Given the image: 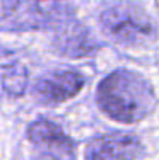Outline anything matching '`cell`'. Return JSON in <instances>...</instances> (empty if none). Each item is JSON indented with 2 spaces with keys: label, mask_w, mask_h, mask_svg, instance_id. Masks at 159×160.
Returning a JSON list of instances; mask_svg holds the SVG:
<instances>
[{
  "label": "cell",
  "mask_w": 159,
  "mask_h": 160,
  "mask_svg": "<svg viewBox=\"0 0 159 160\" xmlns=\"http://www.w3.org/2000/svg\"><path fill=\"white\" fill-rule=\"evenodd\" d=\"M98 106L118 123L132 124L147 118L156 108V94L149 80L130 70H115L101 80Z\"/></svg>",
  "instance_id": "1"
},
{
  "label": "cell",
  "mask_w": 159,
  "mask_h": 160,
  "mask_svg": "<svg viewBox=\"0 0 159 160\" xmlns=\"http://www.w3.org/2000/svg\"><path fill=\"white\" fill-rule=\"evenodd\" d=\"M70 17L69 0H2L0 31L26 32L55 28Z\"/></svg>",
  "instance_id": "2"
},
{
  "label": "cell",
  "mask_w": 159,
  "mask_h": 160,
  "mask_svg": "<svg viewBox=\"0 0 159 160\" xmlns=\"http://www.w3.org/2000/svg\"><path fill=\"white\" fill-rule=\"evenodd\" d=\"M104 34L122 46L144 48L157 39V26L144 9L134 3H116L99 17Z\"/></svg>",
  "instance_id": "3"
},
{
  "label": "cell",
  "mask_w": 159,
  "mask_h": 160,
  "mask_svg": "<svg viewBox=\"0 0 159 160\" xmlns=\"http://www.w3.org/2000/svg\"><path fill=\"white\" fill-rule=\"evenodd\" d=\"M142 143L130 133H108L93 138L86 147V160H137Z\"/></svg>",
  "instance_id": "4"
},
{
  "label": "cell",
  "mask_w": 159,
  "mask_h": 160,
  "mask_svg": "<svg viewBox=\"0 0 159 160\" xmlns=\"http://www.w3.org/2000/svg\"><path fill=\"white\" fill-rule=\"evenodd\" d=\"M84 87V77L75 70H60L41 77L34 85V97L43 106H58L75 97Z\"/></svg>",
  "instance_id": "5"
},
{
  "label": "cell",
  "mask_w": 159,
  "mask_h": 160,
  "mask_svg": "<svg viewBox=\"0 0 159 160\" xmlns=\"http://www.w3.org/2000/svg\"><path fill=\"white\" fill-rule=\"evenodd\" d=\"M53 46H55L56 53L62 56L82 58V56L93 55L99 48V44L96 43V39L84 24L69 17L55 26Z\"/></svg>",
  "instance_id": "6"
},
{
  "label": "cell",
  "mask_w": 159,
  "mask_h": 160,
  "mask_svg": "<svg viewBox=\"0 0 159 160\" xmlns=\"http://www.w3.org/2000/svg\"><path fill=\"white\" fill-rule=\"evenodd\" d=\"M28 140L40 152L74 160V143L62 128L48 119H36L28 126Z\"/></svg>",
  "instance_id": "7"
},
{
  "label": "cell",
  "mask_w": 159,
  "mask_h": 160,
  "mask_svg": "<svg viewBox=\"0 0 159 160\" xmlns=\"http://www.w3.org/2000/svg\"><path fill=\"white\" fill-rule=\"evenodd\" d=\"M0 85L3 92L21 97L28 87V70L19 56L9 49H0Z\"/></svg>",
  "instance_id": "8"
},
{
  "label": "cell",
  "mask_w": 159,
  "mask_h": 160,
  "mask_svg": "<svg viewBox=\"0 0 159 160\" xmlns=\"http://www.w3.org/2000/svg\"><path fill=\"white\" fill-rule=\"evenodd\" d=\"M33 160H69V158H62L58 155H53V153H46V152H41L38 157H34Z\"/></svg>",
  "instance_id": "9"
}]
</instances>
